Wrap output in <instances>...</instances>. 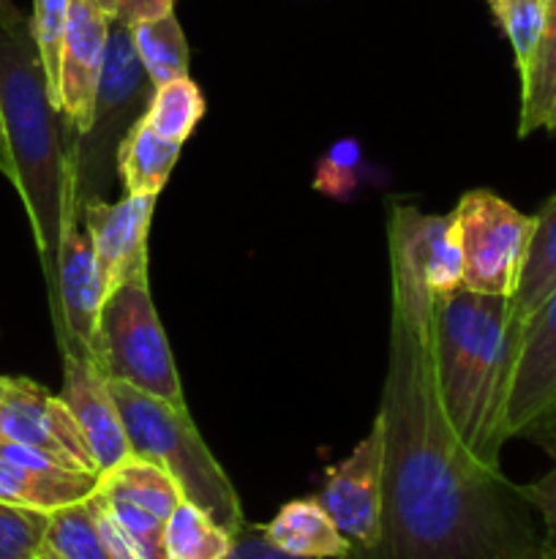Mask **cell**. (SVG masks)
<instances>
[{
	"instance_id": "1",
	"label": "cell",
	"mask_w": 556,
	"mask_h": 559,
	"mask_svg": "<svg viewBox=\"0 0 556 559\" xmlns=\"http://www.w3.org/2000/svg\"><path fill=\"white\" fill-rule=\"evenodd\" d=\"M390 249V353L382 391V538L354 559H512L537 538L521 486L461 445L434 371V295L396 222Z\"/></svg>"
},
{
	"instance_id": "2",
	"label": "cell",
	"mask_w": 556,
	"mask_h": 559,
	"mask_svg": "<svg viewBox=\"0 0 556 559\" xmlns=\"http://www.w3.org/2000/svg\"><path fill=\"white\" fill-rule=\"evenodd\" d=\"M0 112L14 158V189L27 211L52 300L60 233L65 218L80 216L74 200L76 131L55 107L31 16L16 5L0 11Z\"/></svg>"
},
{
	"instance_id": "3",
	"label": "cell",
	"mask_w": 556,
	"mask_h": 559,
	"mask_svg": "<svg viewBox=\"0 0 556 559\" xmlns=\"http://www.w3.org/2000/svg\"><path fill=\"white\" fill-rule=\"evenodd\" d=\"M521 333L512 298L467 287L450 298H434V371L442 407L461 445L488 469H501L505 409Z\"/></svg>"
},
{
	"instance_id": "4",
	"label": "cell",
	"mask_w": 556,
	"mask_h": 559,
	"mask_svg": "<svg viewBox=\"0 0 556 559\" xmlns=\"http://www.w3.org/2000/svg\"><path fill=\"white\" fill-rule=\"evenodd\" d=\"M129 437L131 456L161 467L178 484L185 502L202 508L227 533L245 524L232 480L196 431L185 404L147 396L125 382L107 380Z\"/></svg>"
},
{
	"instance_id": "5",
	"label": "cell",
	"mask_w": 556,
	"mask_h": 559,
	"mask_svg": "<svg viewBox=\"0 0 556 559\" xmlns=\"http://www.w3.org/2000/svg\"><path fill=\"white\" fill-rule=\"evenodd\" d=\"M156 85L142 66L131 27L112 16L107 58L98 80L93 118L74 147L76 211L90 200H104L118 173V147L131 126L147 112Z\"/></svg>"
},
{
	"instance_id": "6",
	"label": "cell",
	"mask_w": 556,
	"mask_h": 559,
	"mask_svg": "<svg viewBox=\"0 0 556 559\" xmlns=\"http://www.w3.org/2000/svg\"><path fill=\"white\" fill-rule=\"evenodd\" d=\"M96 366L107 380L125 382L164 402L185 404L183 382L153 304L147 273L120 284L104 298Z\"/></svg>"
},
{
	"instance_id": "7",
	"label": "cell",
	"mask_w": 556,
	"mask_h": 559,
	"mask_svg": "<svg viewBox=\"0 0 556 559\" xmlns=\"http://www.w3.org/2000/svg\"><path fill=\"white\" fill-rule=\"evenodd\" d=\"M463 254V287L512 298L527 260L534 216L516 211L488 189H474L452 211Z\"/></svg>"
},
{
	"instance_id": "8",
	"label": "cell",
	"mask_w": 556,
	"mask_h": 559,
	"mask_svg": "<svg viewBox=\"0 0 556 559\" xmlns=\"http://www.w3.org/2000/svg\"><path fill=\"white\" fill-rule=\"evenodd\" d=\"M382 497H385V429L376 415L368 437L343 462L327 469L316 495L354 551H374L382 538Z\"/></svg>"
},
{
	"instance_id": "9",
	"label": "cell",
	"mask_w": 556,
	"mask_h": 559,
	"mask_svg": "<svg viewBox=\"0 0 556 559\" xmlns=\"http://www.w3.org/2000/svg\"><path fill=\"white\" fill-rule=\"evenodd\" d=\"M104 298L107 287L98 271L90 235L82 227L80 216L65 218L58 246V287L49 300L60 353H80L96 364Z\"/></svg>"
},
{
	"instance_id": "10",
	"label": "cell",
	"mask_w": 556,
	"mask_h": 559,
	"mask_svg": "<svg viewBox=\"0 0 556 559\" xmlns=\"http://www.w3.org/2000/svg\"><path fill=\"white\" fill-rule=\"evenodd\" d=\"M0 431L3 440L44 451L63 467L98 475L96 459L69 407L27 377H9Z\"/></svg>"
},
{
	"instance_id": "11",
	"label": "cell",
	"mask_w": 556,
	"mask_h": 559,
	"mask_svg": "<svg viewBox=\"0 0 556 559\" xmlns=\"http://www.w3.org/2000/svg\"><path fill=\"white\" fill-rule=\"evenodd\" d=\"M156 200L123 194L118 202L90 200L80 207V222L90 235L107 295L147 273V235Z\"/></svg>"
},
{
	"instance_id": "12",
	"label": "cell",
	"mask_w": 556,
	"mask_h": 559,
	"mask_svg": "<svg viewBox=\"0 0 556 559\" xmlns=\"http://www.w3.org/2000/svg\"><path fill=\"white\" fill-rule=\"evenodd\" d=\"M109 27H112V14L98 9L90 0H71L55 104L76 136L85 134L90 126L93 102L107 58Z\"/></svg>"
},
{
	"instance_id": "13",
	"label": "cell",
	"mask_w": 556,
	"mask_h": 559,
	"mask_svg": "<svg viewBox=\"0 0 556 559\" xmlns=\"http://www.w3.org/2000/svg\"><path fill=\"white\" fill-rule=\"evenodd\" d=\"M60 358H63L60 402L69 407L71 418L80 426L82 437L96 459L98 475L109 473L125 459H131V445L107 377L90 358L80 353H60Z\"/></svg>"
},
{
	"instance_id": "14",
	"label": "cell",
	"mask_w": 556,
	"mask_h": 559,
	"mask_svg": "<svg viewBox=\"0 0 556 559\" xmlns=\"http://www.w3.org/2000/svg\"><path fill=\"white\" fill-rule=\"evenodd\" d=\"M556 402V289L527 320L521 333L510 396L505 409V437H521L529 424Z\"/></svg>"
},
{
	"instance_id": "15",
	"label": "cell",
	"mask_w": 556,
	"mask_h": 559,
	"mask_svg": "<svg viewBox=\"0 0 556 559\" xmlns=\"http://www.w3.org/2000/svg\"><path fill=\"white\" fill-rule=\"evenodd\" d=\"M101 475L69 469L22 442H0V500L52 513L96 495Z\"/></svg>"
},
{
	"instance_id": "16",
	"label": "cell",
	"mask_w": 556,
	"mask_h": 559,
	"mask_svg": "<svg viewBox=\"0 0 556 559\" xmlns=\"http://www.w3.org/2000/svg\"><path fill=\"white\" fill-rule=\"evenodd\" d=\"M390 222L407 235L409 249L436 300L450 298L463 287V254L452 213L428 216L412 205H392Z\"/></svg>"
},
{
	"instance_id": "17",
	"label": "cell",
	"mask_w": 556,
	"mask_h": 559,
	"mask_svg": "<svg viewBox=\"0 0 556 559\" xmlns=\"http://www.w3.org/2000/svg\"><path fill=\"white\" fill-rule=\"evenodd\" d=\"M265 527L267 540L276 549L305 559L352 557V544L343 538L319 500H292L276 513Z\"/></svg>"
},
{
	"instance_id": "18",
	"label": "cell",
	"mask_w": 556,
	"mask_h": 559,
	"mask_svg": "<svg viewBox=\"0 0 556 559\" xmlns=\"http://www.w3.org/2000/svg\"><path fill=\"white\" fill-rule=\"evenodd\" d=\"M180 142L158 134L142 115L118 147V178L123 194L158 197L180 158Z\"/></svg>"
},
{
	"instance_id": "19",
	"label": "cell",
	"mask_w": 556,
	"mask_h": 559,
	"mask_svg": "<svg viewBox=\"0 0 556 559\" xmlns=\"http://www.w3.org/2000/svg\"><path fill=\"white\" fill-rule=\"evenodd\" d=\"M556 289V194L534 213L532 238H529L527 260L518 278L512 309L521 325L545 304Z\"/></svg>"
},
{
	"instance_id": "20",
	"label": "cell",
	"mask_w": 556,
	"mask_h": 559,
	"mask_svg": "<svg viewBox=\"0 0 556 559\" xmlns=\"http://www.w3.org/2000/svg\"><path fill=\"white\" fill-rule=\"evenodd\" d=\"M98 491L131 502V506L145 508V511L156 513L164 522L183 502L178 484L161 467H156L150 462H142L136 456L125 459L123 464L104 473L101 480H98Z\"/></svg>"
},
{
	"instance_id": "21",
	"label": "cell",
	"mask_w": 556,
	"mask_h": 559,
	"mask_svg": "<svg viewBox=\"0 0 556 559\" xmlns=\"http://www.w3.org/2000/svg\"><path fill=\"white\" fill-rule=\"evenodd\" d=\"M554 98H556V0H548L537 52H534L527 74H521L518 136H529L532 131L543 129Z\"/></svg>"
},
{
	"instance_id": "22",
	"label": "cell",
	"mask_w": 556,
	"mask_h": 559,
	"mask_svg": "<svg viewBox=\"0 0 556 559\" xmlns=\"http://www.w3.org/2000/svg\"><path fill=\"white\" fill-rule=\"evenodd\" d=\"M131 27L134 47L140 52L142 66L153 85H167V82L189 76V41L183 36L178 16L164 14L156 20L136 22Z\"/></svg>"
},
{
	"instance_id": "23",
	"label": "cell",
	"mask_w": 556,
	"mask_h": 559,
	"mask_svg": "<svg viewBox=\"0 0 556 559\" xmlns=\"http://www.w3.org/2000/svg\"><path fill=\"white\" fill-rule=\"evenodd\" d=\"M164 544L167 559H223L232 549V533L183 500L167 519Z\"/></svg>"
},
{
	"instance_id": "24",
	"label": "cell",
	"mask_w": 556,
	"mask_h": 559,
	"mask_svg": "<svg viewBox=\"0 0 556 559\" xmlns=\"http://www.w3.org/2000/svg\"><path fill=\"white\" fill-rule=\"evenodd\" d=\"M205 109V96L196 87V82L191 76H180V80L158 85L153 91V102L147 107L145 118L158 134L183 145L194 134L196 123L202 120Z\"/></svg>"
},
{
	"instance_id": "25",
	"label": "cell",
	"mask_w": 556,
	"mask_h": 559,
	"mask_svg": "<svg viewBox=\"0 0 556 559\" xmlns=\"http://www.w3.org/2000/svg\"><path fill=\"white\" fill-rule=\"evenodd\" d=\"M47 549L63 559H114L93 516L90 497L49 513Z\"/></svg>"
},
{
	"instance_id": "26",
	"label": "cell",
	"mask_w": 556,
	"mask_h": 559,
	"mask_svg": "<svg viewBox=\"0 0 556 559\" xmlns=\"http://www.w3.org/2000/svg\"><path fill=\"white\" fill-rule=\"evenodd\" d=\"M488 9L510 41L518 76L527 74L543 36L548 0H488Z\"/></svg>"
},
{
	"instance_id": "27",
	"label": "cell",
	"mask_w": 556,
	"mask_h": 559,
	"mask_svg": "<svg viewBox=\"0 0 556 559\" xmlns=\"http://www.w3.org/2000/svg\"><path fill=\"white\" fill-rule=\"evenodd\" d=\"M69 9L71 0H33L31 11V33L33 41H36L38 58H41V69L47 74L52 102L58 96L60 52H63L65 27H69Z\"/></svg>"
},
{
	"instance_id": "28",
	"label": "cell",
	"mask_w": 556,
	"mask_h": 559,
	"mask_svg": "<svg viewBox=\"0 0 556 559\" xmlns=\"http://www.w3.org/2000/svg\"><path fill=\"white\" fill-rule=\"evenodd\" d=\"M49 513L0 500V559H33L47 544Z\"/></svg>"
},
{
	"instance_id": "29",
	"label": "cell",
	"mask_w": 556,
	"mask_h": 559,
	"mask_svg": "<svg viewBox=\"0 0 556 559\" xmlns=\"http://www.w3.org/2000/svg\"><path fill=\"white\" fill-rule=\"evenodd\" d=\"M107 502L109 513L114 516L118 527L123 530V535L129 538V544L134 546L136 557L140 559H167V544H164V530L167 522L158 519L156 513L145 511L140 506H131V502L118 500V497H109L104 491H98Z\"/></svg>"
},
{
	"instance_id": "30",
	"label": "cell",
	"mask_w": 556,
	"mask_h": 559,
	"mask_svg": "<svg viewBox=\"0 0 556 559\" xmlns=\"http://www.w3.org/2000/svg\"><path fill=\"white\" fill-rule=\"evenodd\" d=\"M360 169H363V151H360L358 140H338L333 142L325 158H319L314 175V189L327 197H343L352 194L358 189Z\"/></svg>"
},
{
	"instance_id": "31",
	"label": "cell",
	"mask_w": 556,
	"mask_h": 559,
	"mask_svg": "<svg viewBox=\"0 0 556 559\" xmlns=\"http://www.w3.org/2000/svg\"><path fill=\"white\" fill-rule=\"evenodd\" d=\"M521 495L543 522V540L556 549V467L534 484L521 486Z\"/></svg>"
},
{
	"instance_id": "32",
	"label": "cell",
	"mask_w": 556,
	"mask_h": 559,
	"mask_svg": "<svg viewBox=\"0 0 556 559\" xmlns=\"http://www.w3.org/2000/svg\"><path fill=\"white\" fill-rule=\"evenodd\" d=\"M223 559H305V557H292L287 551L276 549V546L267 540L265 527L262 524H249L245 522L238 533L232 535V549ZM352 559V557H341Z\"/></svg>"
},
{
	"instance_id": "33",
	"label": "cell",
	"mask_w": 556,
	"mask_h": 559,
	"mask_svg": "<svg viewBox=\"0 0 556 559\" xmlns=\"http://www.w3.org/2000/svg\"><path fill=\"white\" fill-rule=\"evenodd\" d=\"M174 0H114V20L123 25L156 20V16L172 14Z\"/></svg>"
},
{
	"instance_id": "34",
	"label": "cell",
	"mask_w": 556,
	"mask_h": 559,
	"mask_svg": "<svg viewBox=\"0 0 556 559\" xmlns=\"http://www.w3.org/2000/svg\"><path fill=\"white\" fill-rule=\"evenodd\" d=\"M521 437H527L529 442L543 448V451L556 462V402L551 404L534 424H529Z\"/></svg>"
},
{
	"instance_id": "35",
	"label": "cell",
	"mask_w": 556,
	"mask_h": 559,
	"mask_svg": "<svg viewBox=\"0 0 556 559\" xmlns=\"http://www.w3.org/2000/svg\"><path fill=\"white\" fill-rule=\"evenodd\" d=\"M0 175H5L9 183L14 186L16 173H14V158H11V147H9V134H5L3 112H0Z\"/></svg>"
},
{
	"instance_id": "36",
	"label": "cell",
	"mask_w": 556,
	"mask_h": 559,
	"mask_svg": "<svg viewBox=\"0 0 556 559\" xmlns=\"http://www.w3.org/2000/svg\"><path fill=\"white\" fill-rule=\"evenodd\" d=\"M512 559H556V549H554V546L545 544L543 538H540V540H534L532 546H527L521 555H516Z\"/></svg>"
},
{
	"instance_id": "37",
	"label": "cell",
	"mask_w": 556,
	"mask_h": 559,
	"mask_svg": "<svg viewBox=\"0 0 556 559\" xmlns=\"http://www.w3.org/2000/svg\"><path fill=\"white\" fill-rule=\"evenodd\" d=\"M543 129H545V131H551V134H556V98H554V104H551L548 118H545Z\"/></svg>"
},
{
	"instance_id": "38",
	"label": "cell",
	"mask_w": 556,
	"mask_h": 559,
	"mask_svg": "<svg viewBox=\"0 0 556 559\" xmlns=\"http://www.w3.org/2000/svg\"><path fill=\"white\" fill-rule=\"evenodd\" d=\"M5 388H9V377L0 374V415H3V402H5ZM0 442H3V431H0Z\"/></svg>"
},
{
	"instance_id": "39",
	"label": "cell",
	"mask_w": 556,
	"mask_h": 559,
	"mask_svg": "<svg viewBox=\"0 0 556 559\" xmlns=\"http://www.w3.org/2000/svg\"><path fill=\"white\" fill-rule=\"evenodd\" d=\"M90 3H96L98 9H104V11H107V14L114 16V0H90Z\"/></svg>"
},
{
	"instance_id": "40",
	"label": "cell",
	"mask_w": 556,
	"mask_h": 559,
	"mask_svg": "<svg viewBox=\"0 0 556 559\" xmlns=\"http://www.w3.org/2000/svg\"><path fill=\"white\" fill-rule=\"evenodd\" d=\"M33 559H63V557H58V555H55V551H52V549H47V546H44V549H41V551H38V555H36V557H33Z\"/></svg>"
},
{
	"instance_id": "41",
	"label": "cell",
	"mask_w": 556,
	"mask_h": 559,
	"mask_svg": "<svg viewBox=\"0 0 556 559\" xmlns=\"http://www.w3.org/2000/svg\"><path fill=\"white\" fill-rule=\"evenodd\" d=\"M11 5H14V0H0V11L11 9Z\"/></svg>"
},
{
	"instance_id": "42",
	"label": "cell",
	"mask_w": 556,
	"mask_h": 559,
	"mask_svg": "<svg viewBox=\"0 0 556 559\" xmlns=\"http://www.w3.org/2000/svg\"><path fill=\"white\" fill-rule=\"evenodd\" d=\"M352 559H354V555H352Z\"/></svg>"
}]
</instances>
